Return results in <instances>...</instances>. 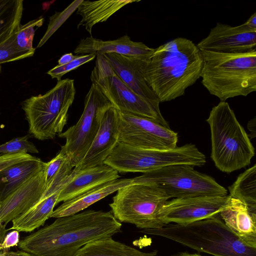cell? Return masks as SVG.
<instances>
[{"mask_svg":"<svg viewBox=\"0 0 256 256\" xmlns=\"http://www.w3.org/2000/svg\"><path fill=\"white\" fill-rule=\"evenodd\" d=\"M122 226L111 210H88L56 218L18 246L34 256H74L87 244L120 232Z\"/></svg>","mask_w":256,"mask_h":256,"instance_id":"cell-1","label":"cell"},{"mask_svg":"<svg viewBox=\"0 0 256 256\" xmlns=\"http://www.w3.org/2000/svg\"><path fill=\"white\" fill-rule=\"evenodd\" d=\"M202 58L192 41L178 37L154 48L142 68L144 78L160 102L184 94L200 78Z\"/></svg>","mask_w":256,"mask_h":256,"instance_id":"cell-2","label":"cell"},{"mask_svg":"<svg viewBox=\"0 0 256 256\" xmlns=\"http://www.w3.org/2000/svg\"><path fill=\"white\" fill-rule=\"evenodd\" d=\"M202 84L220 102L256 90V49L237 54L200 50Z\"/></svg>","mask_w":256,"mask_h":256,"instance_id":"cell-3","label":"cell"},{"mask_svg":"<svg viewBox=\"0 0 256 256\" xmlns=\"http://www.w3.org/2000/svg\"><path fill=\"white\" fill-rule=\"evenodd\" d=\"M222 220L219 214L188 224H169L140 232L164 237L214 256H256V248L242 242Z\"/></svg>","mask_w":256,"mask_h":256,"instance_id":"cell-4","label":"cell"},{"mask_svg":"<svg viewBox=\"0 0 256 256\" xmlns=\"http://www.w3.org/2000/svg\"><path fill=\"white\" fill-rule=\"evenodd\" d=\"M206 120L210 130L211 158L216 167L230 173L249 166L254 148L229 104L220 102Z\"/></svg>","mask_w":256,"mask_h":256,"instance_id":"cell-5","label":"cell"},{"mask_svg":"<svg viewBox=\"0 0 256 256\" xmlns=\"http://www.w3.org/2000/svg\"><path fill=\"white\" fill-rule=\"evenodd\" d=\"M75 94L74 80L66 78L58 81L45 94L26 100L22 108L30 132L40 140L53 139L62 133Z\"/></svg>","mask_w":256,"mask_h":256,"instance_id":"cell-6","label":"cell"},{"mask_svg":"<svg viewBox=\"0 0 256 256\" xmlns=\"http://www.w3.org/2000/svg\"><path fill=\"white\" fill-rule=\"evenodd\" d=\"M206 162L205 155L192 144L168 150H150L118 142L104 164L118 172L144 174L174 164L202 166Z\"/></svg>","mask_w":256,"mask_h":256,"instance_id":"cell-7","label":"cell"},{"mask_svg":"<svg viewBox=\"0 0 256 256\" xmlns=\"http://www.w3.org/2000/svg\"><path fill=\"white\" fill-rule=\"evenodd\" d=\"M170 198L156 184H132L119 189L109 205L116 220L142 230L158 229L165 226L159 212Z\"/></svg>","mask_w":256,"mask_h":256,"instance_id":"cell-8","label":"cell"},{"mask_svg":"<svg viewBox=\"0 0 256 256\" xmlns=\"http://www.w3.org/2000/svg\"><path fill=\"white\" fill-rule=\"evenodd\" d=\"M90 80L92 84L119 112L148 118L170 128L160 112V102L146 99L133 92L120 79L102 54L96 55Z\"/></svg>","mask_w":256,"mask_h":256,"instance_id":"cell-9","label":"cell"},{"mask_svg":"<svg viewBox=\"0 0 256 256\" xmlns=\"http://www.w3.org/2000/svg\"><path fill=\"white\" fill-rule=\"evenodd\" d=\"M170 198L198 196H224L227 190L212 177L188 164H174L144 173Z\"/></svg>","mask_w":256,"mask_h":256,"instance_id":"cell-10","label":"cell"},{"mask_svg":"<svg viewBox=\"0 0 256 256\" xmlns=\"http://www.w3.org/2000/svg\"><path fill=\"white\" fill-rule=\"evenodd\" d=\"M112 104L93 84L84 98L83 112L76 124L60 133L66 139L61 150L70 158L75 166L88 150L101 124L104 112Z\"/></svg>","mask_w":256,"mask_h":256,"instance_id":"cell-11","label":"cell"},{"mask_svg":"<svg viewBox=\"0 0 256 256\" xmlns=\"http://www.w3.org/2000/svg\"><path fill=\"white\" fill-rule=\"evenodd\" d=\"M119 138L134 147L168 150L177 147L178 134L150 119L119 112Z\"/></svg>","mask_w":256,"mask_h":256,"instance_id":"cell-12","label":"cell"},{"mask_svg":"<svg viewBox=\"0 0 256 256\" xmlns=\"http://www.w3.org/2000/svg\"><path fill=\"white\" fill-rule=\"evenodd\" d=\"M229 196H198L168 200L159 212L164 225L184 224L214 216L226 206Z\"/></svg>","mask_w":256,"mask_h":256,"instance_id":"cell-13","label":"cell"},{"mask_svg":"<svg viewBox=\"0 0 256 256\" xmlns=\"http://www.w3.org/2000/svg\"><path fill=\"white\" fill-rule=\"evenodd\" d=\"M196 46L200 50L224 54L250 52L256 49V30L244 24L232 26L217 22Z\"/></svg>","mask_w":256,"mask_h":256,"instance_id":"cell-14","label":"cell"},{"mask_svg":"<svg viewBox=\"0 0 256 256\" xmlns=\"http://www.w3.org/2000/svg\"><path fill=\"white\" fill-rule=\"evenodd\" d=\"M46 188L43 168L0 200V222L6 226L26 212L39 200Z\"/></svg>","mask_w":256,"mask_h":256,"instance_id":"cell-15","label":"cell"},{"mask_svg":"<svg viewBox=\"0 0 256 256\" xmlns=\"http://www.w3.org/2000/svg\"><path fill=\"white\" fill-rule=\"evenodd\" d=\"M119 120V112L113 106L106 110L88 150L73 170H82L104 164L118 142Z\"/></svg>","mask_w":256,"mask_h":256,"instance_id":"cell-16","label":"cell"},{"mask_svg":"<svg viewBox=\"0 0 256 256\" xmlns=\"http://www.w3.org/2000/svg\"><path fill=\"white\" fill-rule=\"evenodd\" d=\"M148 182L144 174L133 178H117L106 182L80 195L63 202L54 210L50 218H58L78 213L121 188L132 184Z\"/></svg>","mask_w":256,"mask_h":256,"instance_id":"cell-17","label":"cell"},{"mask_svg":"<svg viewBox=\"0 0 256 256\" xmlns=\"http://www.w3.org/2000/svg\"><path fill=\"white\" fill-rule=\"evenodd\" d=\"M142 42H134L126 34L116 40L104 41L92 36L81 40L74 50L77 56L114 53L147 61L154 51Z\"/></svg>","mask_w":256,"mask_h":256,"instance_id":"cell-18","label":"cell"},{"mask_svg":"<svg viewBox=\"0 0 256 256\" xmlns=\"http://www.w3.org/2000/svg\"><path fill=\"white\" fill-rule=\"evenodd\" d=\"M220 216L242 242L256 248V210L250 208L240 200L229 196Z\"/></svg>","mask_w":256,"mask_h":256,"instance_id":"cell-19","label":"cell"},{"mask_svg":"<svg viewBox=\"0 0 256 256\" xmlns=\"http://www.w3.org/2000/svg\"><path fill=\"white\" fill-rule=\"evenodd\" d=\"M102 55L120 79L133 92L146 99L159 101L144 78L142 68L145 61L114 53Z\"/></svg>","mask_w":256,"mask_h":256,"instance_id":"cell-20","label":"cell"},{"mask_svg":"<svg viewBox=\"0 0 256 256\" xmlns=\"http://www.w3.org/2000/svg\"><path fill=\"white\" fill-rule=\"evenodd\" d=\"M118 178V172L105 164L82 170H72L60 192L58 204L72 198L98 185Z\"/></svg>","mask_w":256,"mask_h":256,"instance_id":"cell-21","label":"cell"},{"mask_svg":"<svg viewBox=\"0 0 256 256\" xmlns=\"http://www.w3.org/2000/svg\"><path fill=\"white\" fill-rule=\"evenodd\" d=\"M62 188L53 193L45 190L32 207L12 222V226L8 230H15L19 232H32L44 226L46 220L50 218L54 206L58 204Z\"/></svg>","mask_w":256,"mask_h":256,"instance_id":"cell-22","label":"cell"},{"mask_svg":"<svg viewBox=\"0 0 256 256\" xmlns=\"http://www.w3.org/2000/svg\"><path fill=\"white\" fill-rule=\"evenodd\" d=\"M139 0H104L91 2L82 0L78 8L76 14L82 18L78 24V28L84 26L92 36V27L96 24L106 22L112 15L125 6Z\"/></svg>","mask_w":256,"mask_h":256,"instance_id":"cell-23","label":"cell"},{"mask_svg":"<svg viewBox=\"0 0 256 256\" xmlns=\"http://www.w3.org/2000/svg\"><path fill=\"white\" fill-rule=\"evenodd\" d=\"M74 256H160L156 250L144 252L115 240L112 236L87 244Z\"/></svg>","mask_w":256,"mask_h":256,"instance_id":"cell-24","label":"cell"},{"mask_svg":"<svg viewBox=\"0 0 256 256\" xmlns=\"http://www.w3.org/2000/svg\"><path fill=\"white\" fill-rule=\"evenodd\" d=\"M22 0H0V45L18 31L23 12Z\"/></svg>","mask_w":256,"mask_h":256,"instance_id":"cell-25","label":"cell"},{"mask_svg":"<svg viewBox=\"0 0 256 256\" xmlns=\"http://www.w3.org/2000/svg\"><path fill=\"white\" fill-rule=\"evenodd\" d=\"M74 167V166L69 156L60 150L54 158L44 163L46 186L58 188L64 186Z\"/></svg>","mask_w":256,"mask_h":256,"instance_id":"cell-26","label":"cell"},{"mask_svg":"<svg viewBox=\"0 0 256 256\" xmlns=\"http://www.w3.org/2000/svg\"><path fill=\"white\" fill-rule=\"evenodd\" d=\"M228 188L230 198L238 199L256 210V165L240 174Z\"/></svg>","mask_w":256,"mask_h":256,"instance_id":"cell-27","label":"cell"},{"mask_svg":"<svg viewBox=\"0 0 256 256\" xmlns=\"http://www.w3.org/2000/svg\"><path fill=\"white\" fill-rule=\"evenodd\" d=\"M44 163L40 158L26 160L16 164L2 172V182L10 186L8 193L28 178L42 169Z\"/></svg>","mask_w":256,"mask_h":256,"instance_id":"cell-28","label":"cell"},{"mask_svg":"<svg viewBox=\"0 0 256 256\" xmlns=\"http://www.w3.org/2000/svg\"><path fill=\"white\" fill-rule=\"evenodd\" d=\"M44 21V18L40 16L24 24L20 25L14 39L15 44L19 50L34 53L35 48L33 47L32 43L36 30L35 28L42 26Z\"/></svg>","mask_w":256,"mask_h":256,"instance_id":"cell-29","label":"cell"},{"mask_svg":"<svg viewBox=\"0 0 256 256\" xmlns=\"http://www.w3.org/2000/svg\"><path fill=\"white\" fill-rule=\"evenodd\" d=\"M82 0H76L73 2L64 11L56 12L50 18L48 28L38 42L37 48L42 46L54 33L62 24L78 8Z\"/></svg>","mask_w":256,"mask_h":256,"instance_id":"cell-30","label":"cell"},{"mask_svg":"<svg viewBox=\"0 0 256 256\" xmlns=\"http://www.w3.org/2000/svg\"><path fill=\"white\" fill-rule=\"evenodd\" d=\"M38 150L28 136L16 138L0 145V155L18 153H38Z\"/></svg>","mask_w":256,"mask_h":256,"instance_id":"cell-31","label":"cell"},{"mask_svg":"<svg viewBox=\"0 0 256 256\" xmlns=\"http://www.w3.org/2000/svg\"><path fill=\"white\" fill-rule=\"evenodd\" d=\"M16 33L0 45V64L20 60L34 55V53L21 51L17 48L14 42Z\"/></svg>","mask_w":256,"mask_h":256,"instance_id":"cell-32","label":"cell"},{"mask_svg":"<svg viewBox=\"0 0 256 256\" xmlns=\"http://www.w3.org/2000/svg\"><path fill=\"white\" fill-rule=\"evenodd\" d=\"M96 56L94 54L76 56L70 62L64 65H57L47 72L52 78L60 80L62 76L70 71L78 68L80 66L92 60Z\"/></svg>","mask_w":256,"mask_h":256,"instance_id":"cell-33","label":"cell"},{"mask_svg":"<svg viewBox=\"0 0 256 256\" xmlns=\"http://www.w3.org/2000/svg\"><path fill=\"white\" fill-rule=\"evenodd\" d=\"M38 158L28 153L0 155V174L14 165L26 160Z\"/></svg>","mask_w":256,"mask_h":256,"instance_id":"cell-34","label":"cell"},{"mask_svg":"<svg viewBox=\"0 0 256 256\" xmlns=\"http://www.w3.org/2000/svg\"><path fill=\"white\" fill-rule=\"evenodd\" d=\"M20 241L19 232L13 230L6 234L3 241L0 244V250H7L12 247L17 246Z\"/></svg>","mask_w":256,"mask_h":256,"instance_id":"cell-35","label":"cell"},{"mask_svg":"<svg viewBox=\"0 0 256 256\" xmlns=\"http://www.w3.org/2000/svg\"><path fill=\"white\" fill-rule=\"evenodd\" d=\"M3 252L6 256H34L32 254L21 250L16 251L7 250Z\"/></svg>","mask_w":256,"mask_h":256,"instance_id":"cell-36","label":"cell"},{"mask_svg":"<svg viewBox=\"0 0 256 256\" xmlns=\"http://www.w3.org/2000/svg\"><path fill=\"white\" fill-rule=\"evenodd\" d=\"M76 56H74L72 53H68L62 56L58 60V62L59 66L65 64L75 58Z\"/></svg>","mask_w":256,"mask_h":256,"instance_id":"cell-37","label":"cell"},{"mask_svg":"<svg viewBox=\"0 0 256 256\" xmlns=\"http://www.w3.org/2000/svg\"><path fill=\"white\" fill-rule=\"evenodd\" d=\"M244 24L251 29L256 30V12H254Z\"/></svg>","mask_w":256,"mask_h":256,"instance_id":"cell-38","label":"cell"},{"mask_svg":"<svg viewBox=\"0 0 256 256\" xmlns=\"http://www.w3.org/2000/svg\"><path fill=\"white\" fill-rule=\"evenodd\" d=\"M248 128L250 132L251 138L256 137V118H254L250 120L248 124Z\"/></svg>","mask_w":256,"mask_h":256,"instance_id":"cell-39","label":"cell"},{"mask_svg":"<svg viewBox=\"0 0 256 256\" xmlns=\"http://www.w3.org/2000/svg\"><path fill=\"white\" fill-rule=\"evenodd\" d=\"M6 225L0 222V244L3 241L6 234V232L8 230L6 229Z\"/></svg>","mask_w":256,"mask_h":256,"instance_id":"cell-40","label":"cell"},{"mask_svg":"<svg viewBox=\"0 0 256 256\" xmlns=\"http://www.w3.org/2000/svg\"><path fill=\"white\" fill-rule=\"evenodd\" d=\"M173 256H203L196 254H189L188 252H182Z\"/></svg>","mask_w":256,"mask_h":256,"instance_id":"cell-41","label":"cell"},{"mask_svg":"<svg viewBox=\"0 0 256 256\" xmlns=\"http://www.w3.org/2000/svg\"></svg>","mask_w":256,"mask_h":256,"instance_id":"cell-42","label":"cell"}]
</instances>
